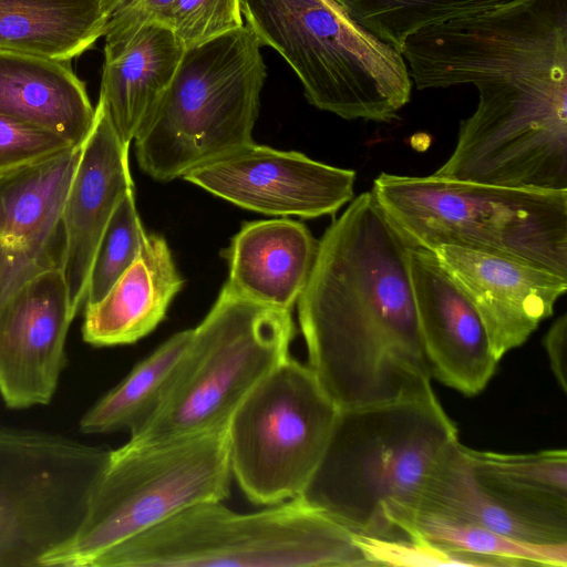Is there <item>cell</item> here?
<instances>
[{
	"label": "cell",
	"mask_w": 567,
	"mask_h": 567,
	"mask_svg": "<svg viewBox=\"0 0 567 567\" xmlns=\"http://www.w3.org/2000/svg\"><path fill=\"white\" fill-rule=\"evenodd\" d=\"M166 25L184 49L244 25L239 0H175Z\"/></svg>",
	"instance_id": "29"
},
{
	"label": "cell",
	"mask_w": 567,
	"mask_h": 567,
	"mask_svg": "<svg viewBox=\"0 0 567 567\" xmlns=\"http://www.w3.org/2000/svg\"><path fill=\"white\" fill-rule=\"evenodd\" d=\"M128 147L116 134L101 102L62 210L61 271L73 313L84 303L89 275L102 234L121 198L133 190Z\"/></svg>",
	"instance_id": "16"
},
{
	"label": "cell",
	"mask_w": 567,
	"mask_h": 567,
	"mask_svg": "<svg viewBox=\"0 0 567 567\" xmlns=\"http://www.w3.org/2000/svg\"><path fill=\"white\" fill-rule=\"evenodd\" d=\"M371 192L414 247L482 250L567 278V190L383 172Z\"/></svg>",
	"instance_id": "3"
},
{
	"label": "cell",
	"mask_w": 567,
	"mask_h": 567,
	"mask_svg": "<svg viewBox=\"0 0 567 567\" xmlns=\"http://www.w3.org/2000/svg\"><path fill=\"white\" fill-rule=\"evenodd\" d=\"M484 527L530 543H566L567 532L528 517L488 491L475 476L457 442L427 478L417 515Z\"/></svg>",
	"instance_id": "21"
},
{
	"label": "cell",
	"mask_w": 567,
	"mask_h": 567,
	"mask_svg": "<svg viewBox=\"0 0 567 567\" xmlns=\"http://www.w3.org/2000/svg\"><path fill=\"white\" fill-rule=\"evenodd\" d=\"M415 535L450 548L488 557L502 566H567L566 543H530L480 527L420 514L415 519Z\"/></svg>",
	"instance_id": "26"
},
{
	"label": "cell",
	"mask_w": 567,
	"mask_h": 567,
	"mask_svg": "<svg viewBox=\"0 0 567 567\" xmlns=\"http://www.w3.org/2000/svg\"><path fill=\"white\" fill-rule=\"evenodd\" d=\"M183 284L165 238L147 235L137 258L105 297L85 307L83 340L94 347L138 341L165 318Z\"/></svg>",
	"instance_id": "20"
},
{
	"label": "cell",
	"mask_w": 567,
	"mask_h": 567,
	"mask_svg": "<svg viewBox=\"0 0 567 567\" xmlns=\"http://www.w3.org/2000/svg\"><path fill=\"white\" fill-rule=\"evenodd\" d=\"M338 414L307 364L288 357L276 367L227 423L231 476L246 497L266 506L299 498Z\"/></svg>",
	"instance_id": "9"
},
{
	"label": "cell",
	"mask_w": 567,
	"mask_h": 567,
	"mask_svg": "<svg viewBox=\"0 0 567 567\" xmlns=\"http://www.w3.org/2000/svg\"><path fill=\"white\" fill-rule=\"evenodd\" d=\"M175 0H126L111 16L103 37L127 35L144 24L166 25Z\"/></svg>",
	"instance_id": "31"
},
{
	"label": "cell",
	"mask_w": 567,
	"mask_h": 567,
	"mask_svg": "<svg viewBox=\"0 0 567 567\" xmlns=\"http://www.w3.org/2000/svg\"><path fill=\"white\" fill-rule=\"evenodd\" d=\"M81 147L0 177V300L61 268L62 210Z\"/></svg>",
	"instance_id": "14"
},
{
	"label": "cell",
	"mask_w": 567,
	"mask_h": 567,
	"mask_svg": "<svg viewBox=\"0 0 567 567\" xmlns=\"http://www.w3.org/2000/svg\"><path fill=\"white\" fill-rule=\"evenodd\" d=\"M193 329L168 338L111 391L91 406L80 421L86 434L136 432L161 408L179 368Z\"/></svg>",
	"instance_id": "24"
},
{
	"label": "cell",
	"mask_w": 567,
	"mask_h": 567,
	"mask_svg": "<svg viewBox=\"0 0 567 567\" xmlns=\"http://www.w3.org/2000/svg\"><path fill=\"white\" fill-rule=\"evenodd\" d=\"M432 251L477 311L498 361L527 341L567 291V278L507 256L458 246Z\"/></svg>",
	"instance_id": "13"
},
{
	"label": "cell",
	"mask_w": 567,
	"mask_h": 567,
	"mask_svg": "<svg viewBox=\"0 0 567 567\" xmlns=\"http://www.w3.org/2000/svg\"><path fill=\"white\" fill-rule=\"evenodd\" d=\"M318 240L301 223L276 218L245 223L221 251L228 284L243 296L291 311L309 279Z\"/></svg>",
	"instance_id": "18"
},
{
	"label": "cell",
	"mask_w": 567,
	"mask_h": 567,
	"mask_svg": "<svg viewBox=\"0 0 567 567\" xmlns=\"http://www.w3.org/2000/svg\"><path fill=\"white\" fill-rule=\"evenodd\" d=\"M227 425L111 451L75 536L44 567H91L102 554L203 502L229 496Z\"/></svg>",
	"instance_id": "8"
},
{
	"label": "cell",
	"mask_w": 567,
	"mask_h": 567,
	"mask_svg": "<svg viewBox=\"0 0 567 567\" xmlns=\"http://www.w3.org/2000/svg\"><path fill=\"white\" fill-rule=\"evenodd\" d=\"M362 567L354 535L301 498L241 514L195 504L99 556L91 567Z\"/></svg>",
	"instance_id": "4"
},
{
	"label": "cell",
	"mask_w": 567,
	"mask_h": 567,
	"mask_svg": "<svg viewBox=\"0 0 567 567\" xmlns=\"http://www.w3.org/2000/svg\"><path fill=\"white\" fill-rule=\"evenodd\" d=\"M413 246L364 192L327 228L300 295L308 368L339 410L435 394L409 258Z\"/></svg>",
	"instance_id": "1"
},
{
	"label": "cell",
	"mask_w": 567,
	"mask_h": 567,
	"mask_svg": "<svg viewBox=\"0 0 567 567\" xmlns=\"http://www.w3.org/2000/svg\"><path fill=\"white\" fill-rule=\"evenodd\" d=\"M347 14L381 41L402 51L416 32L461 17L519 0H334Z\"/></svg>",
	"instance_id": "25"
},
{
	"label": "cell",
	"mask_w": 567,
	"mask_h": 567,
	"mask_svg": "<svg viewBox=\"0 0 567 567\" xmlns=\"http://www.w3.org/2000/svg\"><path fill=\"white\" fill-rule=\"evenodd\" d=\"M409 270L432 379L464 395L478 394L495 373L498 360L477 311L433 251L413 246Z\"/></svg>",
	"instance_id": "15"
},
{
	"label": "cell",
	"mask_w": 567,
	"mask_h": 567,
	"mask_svg": "<svg viewBox=\"0 0 567 567\" xmlns=\"http://www.w3.org/2000/svg\"><path fill=\"white\" fill-rule=\"evenodd\" d=\"M184 47L164 24H144L118 38L104 37L101 102L127 146L168 90Z\"/></svg>",
	"instance_id": "17"
},
{
	"label": "cell",
	"mask_w": 567,
	"mask_h": 567,
	"mask_svg": "<svg viewBox=\"0 0 567 567\" xmlns=\"http://www.w3.org/2000/svg\"><path fill=\"white\" fill-rule=\"evenodd\" d=\"M353 535L369 566H501L495 559L460 551L422 536L385 539Z\"/></svg>",
	"instance_id": "28"
},
{
	"label": "cell",
	"mask_w": 567,
	"mask_h": 567,
	"mask_svg": "<svg viewBox=\"0 0 567 567\" xmlns=\"http://www.w3.org/2000/svg\"><path fill=\"white\" fill-rule=\"evenodd\" d=\"M111 451L0 426V567H44L79 530Z\"/></svg>",
	"instance_id": "10"
},
{
	"label": "cell",
	"mask_w": 567,
	"mask_h": 567,
	"mask_svg": "<svg viewBox=\"0 0 567 567\" xmlns=\"http://www.w3.org/2000/svg\"><path fill=\"white\" fill-rule=\"evenodd\" d=\"M291 313L254 301L228 282L193 329L161 408L125 443L158 444L227 425L252 389L289 354Z\"/></svg>",
	"instance_id": "7"
},
{
	"label": "cell",
	"mask_w": 567,
	"mask_h": 567,
	"mask_svg": "<svg viewBox=\"0 0 567 567\" xmlns=\"http://www.w3.org/2000/svg\"><path fill=\"white\" fill-rule=\"evenodd\" d=\"M104 0H0V50L71 61L105 33Z\"/></svg>",
	"instance_id": "22"
},
{
	"label": "cell",
	"mask_w": 567,
	"mask_h": 567,
	"mask_svg": "<svg viewBox=\"0 0 567 567\" xmlns=\"http://www.w3.org/2000/svg\"><path fill=\"white\" fill-rule=\"evenodd\" d=\"M74 317L61 268L37 275L0 300V394L9 408L52 400Z\"/></svg>",
	"instance_id": "12"
},
{
	"label": "cell",
	"mask_w": 567,
	"mask_h": 567,
	"mask_svg": "<svg viewBox=\"0 0 567 567\" xmlns=\"http://www.w3.org/2000/svg\"><path fill=\"white\" fill-rule=\"evenodd\" d=\"M73 147L55 133L0 114V177L40 164Z\"/></svg>",
	"instance_id": "30"
},
{
	"label": "cell",
	"mask_w": 567,
	"mask_h": 567,
	"mask_svg": "<svg viewBox=\"0 0 567 567\" xmlns=\"http://www.w3.org/2000/svg\"><path fill=\"white\" fill-rule=\"evenodd\" d=\"M266 78L261 44L245 24L185 49L133 140L141 169L169 182L254 143Z\"/></svg>",
	"instance_id": "5"
},
{
	"label": "cell",
	"mask_w": 567,
	"mask_h": 567,
	"mask_svg": "<svg viewBox=\"0 0 567 567\" xmlns=\"http://www.w3.org/2000/svg\"><path fill=\"white\" fill-rule=\"evenodd\" d=\"M457 442L455 423L435 394L339 410L299 498L355 535L416 537L425 483Z\"/></svg>",
	"instance_id": "2"
},
{
	"label": "cell",
	"mask_w": 567,
	"mask_h": 567,
	"mask_svg": "<svg viewBox=\"0 0 567 567\" xmlns=\"http://www.w3.org/2000/svg\"><path fill=\"white\" fill-rule=\"evenodd\" d=\"M244 24L290 65L315 107L344 120L390 123L410 102L400 51L334 0H239Z\"/></svg>",
	"instance_id": "6"
},
{
	"label": "cell",
	"mask_w": 567,
	"mask_h": 567,
	"mask_svg": "<svg viewBox=\"0 0 567 567\" xmlns=\"http://www.w3.org/2000/svg\"><path fill=\"white\" fill-rule=\"evenodd\" d=\"M70 62L0 50V114L81 147L93 127L95 107Z\"/></svg>",
	"instance_id": "19"
},
{
	"label": "cell",
	"mask_w": 567,
	"mask_h": 567,
	"mask_svg": "<svg viewBox=\"0 0 567 567\" xmlns=\"http://www.w3.org/2000/svg\"><path fill=\"white\" fill-rule=\"evenodd\" d=\"M183 178L244 209L317 218L334 215L353 199L357 174L254 142Z\"/></svg>",
	"instance_id": "11"
},
{
	"label": "cell",
	"mask_w": 567,
	"mask_h": 567,
	"mask_svg": "<svg viewBox=\"0 0 567 567\" xmlns=\"http://www.w3.org/2000/svg\"><path fill=\"white\" fill-rule=\"evenodd\" d=\"M477 480L517 512L567 532V451H478L462 445Z\"/></svg>",
	"instance_id": "23"
},
{
	"label": "cell",
	"mask_w": 567,
	"mask_h": 567,
	"mask_svg": "<svg viewBox=\"0 0 567 567\" xmlns=\"http://www.w3.org/2000/svg\"><path fill=\"white\" fill-rule=\"evenodd\" d=\"M146 237L134 193L130 190L116 205L96 247L87 280L85 307L105 297L137 258Z\"/></svg>",
	"instance_id": "27"
},
{
	"label": "cell",
	"mask_w": 567,
	"mask_h": 567,
	"mask_svg": "<svg viewBox=\"0 0 567 567\" xmlns=\"http://www.w3.org/2000/svg\"><path fill=\"white\" fill-rule=\"evenodd\" d=\"M567 315L557 318L544 337V348L550 370L560 389L567 391L566 377Z\"/></svg>",
	"instance_id": "32"
}]
</instances>
